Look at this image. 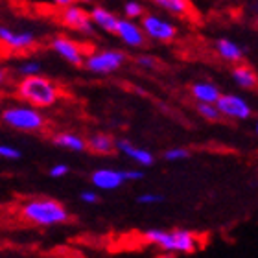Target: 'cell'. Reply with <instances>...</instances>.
I'll use <instances>...</instances> for the list:
<instances>
[{
	"mask_svg": "<svg viewBox=\"0 0 258 258\" xmlns=\"http://www.w3.org/2000/svg\"><path fill=\"white\" fill-rule=\"evenodd\" d=\"M0 118L6 125L17 129V131H24V133H37L46 125L44 114L37 107H33L30 103L26 105H10L6 107L0 114Z\"/></svg>",
	"mask_w": 258,
	"mask_h": 258,
	"instance_id": "4",
	"label": "cell"
},
{
	"mask_svg": "<svg viewBox=\"0 0 258 258\" xmlns=\"http://www.w3.org/2000/svg\"><path fill=\"white\" fill-rule=\"evenodd\" d=\"M19 74L24 78V76H33V74H41V63L39 61H26L19 67Z\"/></svg>",
	"mask_w": 258,
	"mask_h": 258,
	"instance_id": "23",
	"label": "cell"
},
{
	"mask_svg": "<svg viewBox=\"0 0 258 258\" xmlns=\"http://www.w3.org/2000/svg\"><path fill=\"white\" fill-rule=\"evenodd\" d=\"M151 4L175 17H186L192 13V6L188 0H151Z\"/></svg>",
	"mask_w": 258,
	"mask_h": 258,
	"instance_id": "18",
	"label": "cell"
},
{
	"mask_svg": "<svg viewBox=\"0 0 258 258\" xmlns=\"http://www.w3.org/2000/svg\"><path fill=\"white\" fill-rule=\"evenodd\" d=\"M6 80H8V76H6V70H4V69H0V87L4 85Z\"/></svg>",
	"mask_w": 258,
	"mask_h": 258,
	"instance_id": "32",
	"label": "cell"
},
{
	"mask_svg": "<svg viewBox=\"0 0 258 258\" xmlns=\"http://www.w3.org/2000/svg\"><path fill=\"white\" fill-rule=\"evenodd\" d=\"M144 238L150 243L157 245L166 253L192 254L198 249V238L196 234L184 229L177 231H162V229H150L144 232Z\"/></svg>",
	"mask_w": 258,
	"mask_h": 258,
	"instance_id": "3",
	"label": "cell"
},
{
	"mask_svg": "<svg viewBox=\"0 0 258 258\" xmlns=\"http://www.w3.org/2000/svg\"><path fill=\"white\" fill-rule=\"evenodd\" d=\"M0 43L13 52H24L35 46L37 35L33 32H17L8 26H0Z\"/></svg>",
	"mask_w": 258,
	"mask_h": 258,
	"instance_id": "10",
	"label": "cell"
},
{
	"mask_svg": "<svg viewBox=\"0 0 258 258\" xmlns=\"http://www.w3.org/2000/svg\"><path fill=\"white\" fill-rule=\"evenodd\" d=\"M220 94V89L214 83H209V81H198L192 85V96L199 103H216Z\"/></svg>",
	"mask_w": 258,
	"mask_h": 258,
	"instance_id": "17",
	"label": "cell"
},
{
	"mask_svg": "<svg viewBox=\"0 0 258 258\" xmlns=\"http://www.w3.org/2000/svg\"><path fill=\"white\" fill-rule=\"evenodd\" d=\"M216 52L221 59L229 61V63H240L243 57V48L231 39H220L216 43Z\"/></svg>",
	"mask_w": 258,
	"mask_h": 258,
	"instance_id": "15",
	"label": "cell"
},
{
	"mask_svg": "<svg viewBox=\"0 0 258 258\" xmlns=\"http://www.w3.org/2000/svg\"><path fill=\"white\" fill-rule=\"evenodd\" d=\"M22 220L37 227H54L69 221V210L52 198L30 199L21 207Z\"/></svg>",
	"mask_w": 258,
	"mask_h": 258,
	"instance_id": "2",
	"label": "cell"
},
{
	"mask_svg": "<svg viewBox=\"0 0 258 258\" xmlns=\"http://www.w3.org/2000/svg\"><path fill=\"white\" fill-rule=\"evenodd\" d=\"M50 48L54 50L61 59H64L70 64H74V67L83 64V59H85V55H87L83 46H81L78 41L64 37V35H57V37L52 39V41H50Z\"/></svg>",
	"mask_w": 258,
	"mask_h": 258,
	"instance_id": "9",
	"label": "cell"
},
{
	"mask_svg": "<svg viewBox=\"0 0 258 258\" xmlns=\"http://www.w3.org/2000/svg\"><path fill=\"white\" fill-rule=\"evenodd\" d=\"M232 80H234V83H236L240 89H243V91H251V89H254L256 87V72H254L251 67H247V64H236L234 69H232Z\"/></svg>",
	"mask_w": 258,
	"mask_h": 258,
	"instance_id": "16",
	"label": "cell"
},
{
	"mask_svg": "<svg viewBox=\"0 0 258 258\" xmlns=\"http://www.w3.org/2000/svg\"><path fill=\"white\" fill-rule=\"evenodd\" d=\"M114 148H118L125 157H129V159L133 162H137L139 166H151L153 161H155V157H153L151 151L144 150V148H137V146H133L131 142H127V140L114 142Z\"/></svg>",
	"mask_w": 258,
	"mask_h": 258,
	"instance_id": "13",
	"label": "cell"
},
{
	"mask_svg": "<svg viewBox=\"0 0 258 258\" xmlns=\"http://www.w3.org/2000/svg\"><path fill=\"white\" fill-rule=\"evenodd\" d=\"M50 177H54V179H61L64 177L67 173H69V166L67 164H63V162H59V164H54V166L50 168Z\"/></svg>",
	"mask_w": 258,
	"mask_h": 258,
	"instance_id": "26",
	"label": "cell"
},
{
	"mask_svg": "<svg viewBox=\"0 0 258 258\" xmlns=\"http://www.w3.org/2000/svg\"><path fill=\"white\" fill-rule=\"evenodd\" d=\"M91 181L98 190H105V192L116 190L118 186H122V183H125L122 172L113 170V168H100L96 172H92Z\"/></svg>",
	"mask_w": 258,
	"mask_h": 258,
	"instance_id": "12",
	"label": "cell"
},
{
	"mask_svg": "<svg viewBox=\"0 0 258 258\" xmlns=\"http://www.w3.org/2000/svg\"><path fill=\"white\" fill-rule=\"evenodd\" d=\"M124 63L125 54L118 50H98V52L85 55V59H83L87 70H91L94 74H111L114 70H118Z\"/></svg>",
	"mask_w": 258,
	"mask_h": 258,
	"instance_id": "6",
	"label": "cell"
},
{
	"mask_svg": "<svg viewBox=\"0 0 258 258\" xmlns=\"http://www.w3.org/2000/svg\"><path fill=\"white\" fill-rule=\"evenodd\" d=\"M124 15L125 19H140L144 15V8L139 0H127L124 4Z\"/></svg>",
	"mask_w": 258,
	"mask_h": 258,
	"instance_id": "22",
	"label": "cell"
},
{
	"mask_svg": "<svg viewBox=\"0 0 258 258\" xmlns=\"http://www.w3.org/2000/svg\"><path fill=\"white\" fill-rule=\"evenodd\" d=\"M21 150L15 148V146H10V144H0V157L2 159H10V161H17V159H21Z\"/></svg>",
	"mask_w": 258,
	"mask_h": 258,
	"instance_id": "24",
	"label": "cell"
},
{
	"mask_svg": "<svg viewBox=\"0 0 258 258\" xmlns=\"http://www.w3.org/2000/svg\"><path fill=\"white\" fill-rule=\"evenodd\" d=\"M114 33L118 35L122 43L131 46V48H142L146 44L144 32H142L140 24H137L133 19H118Z\"/></svg>",
	"mask_w": 258,
	"mask_h": 258,
	"instance_id": "11",
	"label": "cell"
},
{
	"mask_svg": "<svg viewBox=\"0 0 258 258\" xmlns=\"http://www.w3.org/2000/svg\"><path fill=\"white\" fill-rule=\"evenodd\" d=\"M17 96L33 107H52L59 100V89L54 81L41 74L24 76L17 83Z\"/></svg>",
	"mask_w": 258,
	"mask_h": 258,
	"instance_id": "1",
	"label": "cell"
},
{
	"mask_svg": "<svg viewBox=\"0 0 258 258\" xmlns=\"http://www.w3.org/2000/svg\"><path fill=\"white\" fill-rule=\"evenodd\" d=\"M140 28H142L146 39H153L159 43H170L177 37L175 24L155 15V13H144L140 17Z\"/></svg>",
	"mask_w": 258,
	"mask_h": 258,
	"instance_id": "5",
	"label": "cell"
},
{
	"mask_svg": "<svg viewBox=\"0 0 258 258\" xmlns=\"http://www.w3.org/2000/svg\"><path fill=\"white\" fill-rule=\"evenodd\" d=\"M54 144L59 146V148H64V150H70V151H85L87 148V142L83 140V137L80 135H74V133H59L54 137Z\"/></svg>",
	"mask_w": 258,
	"mask_h": 258,
	"instance_id": "19",
	"label": "cell"
},
{
	"mask_svg": "<svg viewBox=\"0 0 258 258\" xmlns=\"http://www.w3.org/2000/svg\"><path fill=\"white\" fill-rule=\"evenodd\" d=\"M137 63L140 67H144V69H153L155 67V59L151 55H140V57H137Z\"/></svg>",
	"mask_w": 258,
	"mask_h": 258,
	"instance_id": "29",
	"label": "cell"
},
{
	"mask_svg": "<svg viewBox=\"0 0 258 258\" xmlns=\"http://www.w3.org/2000/svg\"><path fill=\"white\" fill-rule=\"evenodd\" d=\"M216 107L221 113V116L232 120H247L253 116L251 103L238 94H220V98L216 100Z\"/></svg>",
	"mask_w": 258,
	"mask_h": 258,
	"instance_id": "7",
	"label": "cell"
},
{
	"mask_svg": "<svg viewBox=\"0 0 258 258\" xmlns=\"http://www.w3.org/2000/svg\"><path fill=\"white\" fill-rule=\"evenodd\" d=\"M89 17H91V21L94 26H98L100 30H103V32H107V33H114L116 24H118V17L114 15L113 11L102 8V6L92 8V10L89 11Z\"/></svg>",
	"mask_w": 258,
	"mask_h": 258,
	"instance_id": "14",
	"label": "cell"
},
{
	"mask_svg": "<svg viewBox=\"0 0 258 258\" xmlns=\"http://www.w3.org/2000/svg\"><path fill=\"white\" fill-rule=\"evenodd\" d=\"M52 4L55 6V8H64V6H70V4H74L76 0H50Z\"/></svg>",
	"mask_w": 258,
	"mask_h": 258,
	"instance_id": "31",
	"label": "cell"
},
{
	"mask_svg": "<svg viewBox=\"0 0 258 258\" xmlns=\"http://www.w3.org/2000/svg\"><path fill=\"white\" fill-rule=\"evenodd\" d=\"M59 19L67 28L83 33V35H91L94 32V24H92L91 17H89V11L83 10L81 6L70 4L61 8Z\"/></svg>",
	"mask_w": 258,
	"mask_h": 258,
	"instance_id": "8",
	"label": "cell"
},
{
	"mask_svg": "<svg viewBox=\"0 0 258 258\" xmlns=\"http://www.w3.org/2000/svg\"><path fill=\"white\" fill-rule=\"evenodd\" d=\"M78 2H81V4H91L92 0H78Z\"/></svg>",
	"mask_w": 258,
	"mask_h": 258,
	"instance_id": "33",
	"label": "cell"
},
{
	"mask_svg": "<svg viewBox=\"0 0 258 258\" xmlns=\"http://www.w3.org/2000/svg\"><path fill=\"white\" fill-rule=\"evenodd\" d=\"M161 201H162V196H159V194H142L139 198L140 205H155V203H161Z\"/></svg>",
	"mask_w": 258,
	"mask_h": 258,
	"instance_id": "27",
	"label": "cell"
},
{
	"mask_svg": "<svg viewBox=\"0 0 258 258\" xmlns=\"http://www.w3.org/2000/svg\"><path fill=\"white\" fill-rule=\"evenodd\" d=\"M186 157H188V150H184V148H172V150L164 151V159L170 162L183 161Z\"/></svg>",
	"mask_w": 258,
	"mask_h": 258,
	"instance_id": "25",
	"label": "cell"
},
{
	"mask_svg": "<svg viewBox=\"0 0 258 258\" xmlns=\"http://www.w3.org/2000/svg\"><path fill=\"white\" fill-rule=\"evenodd\" d=\"M122 175H124V181H139L144 177V172L142 170H124Z\"/></svg>",
	"mask_w": 258,
	"mask_h": 258,
	"instance_id": "28",
	"label": "cell"
},
{
	"mask_svg": "<svg viewBox=\"0 0 258 258\" xmlns=\"http://www.w3.org/2000/svg\"><path fill=\"white\" fill-rule=\"evenodd\" d=\"M87 148H91L94 153H100V155H109L114 150V140L109 135L96 133L87 140Z\"/></svg>",
	"mask_w": 258,
	"mask_h": 258,
	"instance_id": "20",
	"label": "cell"
},
{
	"mask_svg": "<svg viewBox=\"0 0 258 258\" xmlns=\"http://www.w3.org/2000/svg\"><path fill=\"white\" fill-rule=\"evenodd\" d=\"M198 113L201 114L205 120H209V122H218V120L221 118V113L218 111L216 103H199Z\"/></svg>",
	"mask_w": 258,
	"mask_h": 258,
	"instance_id": "21",
	"label": "cell"
},
{
	"mask_svg": "<svg viewBox=\"0 0 258 258\" xmlns=\"http://www.w3.org/2000/svg\"><path fill=\"white\" fill-rule=\"evenodd\" d=\"M81 201H83V203H89V205L96 203V201H98L96 192H91V190H85V192L81 194Z\"/></svg>",
	"mask_w": 258,
	"mask_h": 258,
	"instance_id": "30",
	"label": "cell"
}]
</instances>
